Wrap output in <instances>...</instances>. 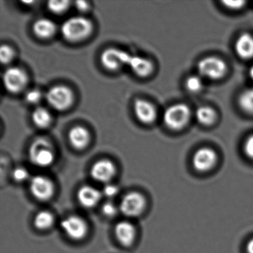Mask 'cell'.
Segmentation results:
<instances>
[{
    "label": "cell",
    "mask_w": 253,
    "mask_h": 253,
    "mask_svg": "<svg viewBox=\"0 0 253 253\" xmlns=\"http://www.w3.org/2000/svg\"><path fill=\"white\" fill-rule=\"evenodd\" d=\"M92 31V24L84 17H72L61 26L63 38L69 42H79L86 38Z\"/></svg>",
    "instance_id": "6da1fadb"
},
{
    "label": "cell",
    "mask_w": 253,
    "mask_h": 253,
    "mask_svg": "<svg viewBox=\"0 0 253 253\" xmlns=\"http://www.w3.org/2000/svg\"><path fill=\"white\" fill-rule=\"evenodd\" d=\"M190 118V109L183 103H177L167 108L163 117L165 125L174 131H179L185 128L189 124Z\"/></svg>",
    "instance_id": "7a4b0ae2"
},
{
    "label": "cell",
    "mask_w": 253,
    "mask_h": 253,
    "mask_svg": "<svg viewBox=\"0 0 253 253\" xmlns=\"http://www.w3.org/2000/svg\"><path fill=\"white\" fill-rule=\"evenodd\" d=\"M198 74L204 79L217 81L221 79L227 72V65L220 57L210 56L204 57L198 62Z\"/></svg>",
    "instance_id": "3957f363"
},
{
    "label": "cell",
    "mask_w": 253,
    "mask_h": 253,
    "mask_svg": "<svg viewBox=\"0 0 253 253\" xmlns=\"http://www.w3.org/2000/svg\"><path fill=\"white\" fill-rule=\"evenodd\" d=\"M29 158L31 161L38 167H49L54 160L51 143L44 138L37 139L29 149Z\"/></svg>",
    "instance_id": "277c9868"
},
{
    "label": "cell",
    "mask_w": 253,
    "mask_h": 253,
    "mask_svg": "<svg viewBox=\"0 0 253 253\" xmlns=\"http://www.w3.org/2000/svg\"><path fill=\"white\" fill-rule=\"evenodd\" d=\"M48 104L58 111L67 109L73 101V94L68 87L56 85L48 90L45 95Z\"/></svg>",
    "instance_id": "5b68a950"
},
{
    "label": "cell",
    "mask_w": 253,
    "mask_h": 253,
    "mask_svg": "<svg viewBox=\"0 0 253 253\" xmlns=\"http://www.w3.org/2000/svg\"><path fill=\"white\" fill-rule=\"evenodd\" d=\"M146 207L144 197L138 192H132L123 197L120 204V211L129 217H137L141 214Z\"/></svg>",
    "instance_id": "8992f818"
},
{
    "label": "cell",
    "mask_w": 253,
    "mask_h": 253,
    "mask_svg": "<svg viewBox=\"0 0 253 253\" xmlns=\"http://www.w3.org/2000/svg\"><path fill=\"white\" fill-rule=\"evenodd\" d=\"M217 160V153L211 148H200L192 157V165L199 172H208L215 167Z\"/></svg>",
    "instance_id": "52a82bcc"
},
{
    "label": "cell",
    "mask_w": 253,
    "mask_h": 253,
    "mask_svg": "<svg viewBox=\"0 0 253 253\" xmlns=\"http://www.w3.org/2000/svg\"><path fill=\"white\" fill-rule=\"evenodd\" d=\"M30 190L36 199L46 201L52 198L54 193V186L48 177L37 175L31 180Z\"/></svg>",
    "instance_id": "ba28073f"
},
{
    "label": "cell",
    "mask_w": 253,
    "mask_h": 253,
    "mask_svg": "<svg viewBox=\"0 0 253 253\" xmlns=\"http://www.w3.org/2000/svg\"><path fill=\"white\" fill-rule=\"evenodd\" d=\"M27 81L26 73L20 68H9L4 72V85L10 92H20L26 87Z\"/></svg>",
    "instance_id": "9c48e42d"
},
{
    "label": "cell",
    "mask_w": 253,
    "mask_h": 253,
    "mask_svg": "<svg viewBox=\"0 0 253 253\" xmlns=\"http://www.w3.org/2000/svg\"><path fill=\"white\" fill-rule=\"evenodd\" d=\"M61 228L66 235L73 240L83 239L88 232V226L84 219L72 215L63 219Z\"/></svg>",
    "instance_id": "30bf717a"
},
{
    "label": "cell",
    "mask_w": 253,
    "mask_h": 253,
    "mask_svg": "<svg viewBox=\"0 0 253 253\" xmlns=\"http://www.w3.org/2000/svg\"><path fill=\"white\" fill-rule=\"evenodd\" d=\"M128 57V53L118 48H111L103 51L100 59L106 69L114 71L127 65Z\"/></svg>",
    "instance_id": "8fae6325"
},
{
    "label": "cell",
    "mask_w": 253,
    "mask_h": 253,
    "mask_svg": "<svg viewBox=\"0 0 253 253\" xmlns=\"http://www.w3.org/2000/svg\"><path fill=\"white\" fill-rule=\"evenodd\" d=\"M116 169L109 160H100L96 162L91 169V175L94 180L107 184L115 175Z\"/></svg>",
    "instance_id": "7c38bea8"
},
{
    "label": "cell",
    "mask_w": 253,
    "mask_h": 253,
    "mask_svg": "<svg viewBox=\"0 0 253 253\" xmlns=\"http://www.w3.org/2000/svg\"><path fill=\"white\" fill-rule=\"evenodd\" d=\"M134 110L136 117L140 122L150 124L156 119L157 112L155 106L146 100L137 99L134 101Z\"/></svg>",
    "instance_id": "4fadbf2b"
},
{
    "label": "cell",
    "mask_w": 253,
    "mask_h": 253,
    "mask_svg": "<svg viewBox=\"0 0 253 253\" xmlns=\"http://www.w3.org/2000/svg\"><path fill=\"white\" fill-rule=\"evenodd\" d=\"M102 196V192L91 186H83L79 189L78 193V201L85 208L95 207L100 202Z\"/></svg>",
    "instance_id": "5bb4252c"
},
{
    "label": "cell",
    "mask_w": 253,
    "mask_h": 253,
    "mask_svg": "<svg viewBox=\"0 0 253 253\" xmlns=\"http://www.w3.org/2000/svg\"><path fill=\"white\" fill-rule=\"evenodd\" d=\"M115 233L117 239L122 245H131L135 239V227L128 221H121L115 226Z\"/></svg>",
    "instance_id": "9a60e30c"
},
{
    "label": "cell",
    "mask_w": 253,
    "mask_h": 253,
    "mask_svg": "<svg viewBox=\"0 0 253 253\" xmlns=\"http://www.w3.org/2000/svg\"><path fill=\"white\" fill-rule=\"evenodd\" d=\"M235 50L237 55L244 60L253 58V36L243 33L235 41Z\"/></svg>",
    "instance_id": "2e32d148"
},
{
    "label": "cell",
    "mask_w": 253,
    "mask_h": 253,
    "mask_svg": "<svg viewBox=\"0 0 253 253\" xmlns=\"http://www.w3.org/2000/svg\"><path fill=\"white\" fill-rule=\"evenodd\" d=\"M127 66L134 74L140 77L148 76L153 70V65L152 62L143 57L131 55V54H130L128 57Z\"/></svg>",
    "instance_id": "e0dca14e"
},
{
    "label": "cell",
    "mask_w": 253,
    "mask_h": 253,
    "mask_svg": "<svg viewBox=\"0 0 253 253\" xmlns=\"http://www.w3.org/2000/svg\"><path fill=\"white\" fill-rule=\"evenodd\" d=\"M71 145L76 149H83L88 144L89 133L86 128L82 126H75L69 133Z\"/></svg>",
    "instance_id": "ac0fdd59"
},
{
    "label": "cell",
    "mask_w": 253,
    "mask_h": 253,
    "mask_svg": "<svg viewBox=\"0 0 253 253\" xmlns=\"http://www.w3.org/2000/svg\"><path fill=\"white\" fill-rule=\"evenodd\" d=\"M57 26L52 20L49 19H39L35 22L33 26V30L38 38L42 39H48L51 38L55 33Z\"/></svg>",
    "instance_id": "d6986e66"
},
{
    "label": "cell",
    "mask_w": 253,
    "mask_h": 253,
    "mask_svg": "<svg viewBox=\"0 0 253 253\" xmlns=\"http://www.w3.org/2000/svg\"><path fill=\"white\" fill-rule=\"evenodd\" d=\"M197 121L204 126H210L217 121V112L210 106H200L195 112Z\"/></svg>",
    "instance_id": "ffe728a7"
},
{
    "label": "cell",
    "mask_w": 253,
    "mask_h": 253,
    "mask_svg": "<svg viewBox=\"0 0 253 253\" xmlns=\"http://www.w3.org/2000/svg\"><path fill=\"white\" fill-rule=\"evenodd\" d=\"M32 121L39 128H46L51 124V115L45 108L39 106L32 113Z\"/></svg>",
    "instance_id": "44dd1931"
},
{
    "label": "cell",
    "mask_w": 253,
    "mask_h": 253,
    "mask_svg": "<svg viewBox=\"0 0 253 253\" xmlns=\"http://www.w3.org/2000/svg\"><path fill=\"white\" fill-rule=\"evenodd\" d=\"M54 221V216L51 212L48 211H41L35 216V225L41 230H46L51 227Z\"/></svg>",
    "instance_id": "7402d4cb"
},
{
    "label": "cell",
    "mask_w": 253,
    "mask_h": 253,
    "mask_svg": "<svg viewBox=\"0 0 253 253\" xmlns=\"http://www.w3.org/2000/svg\"><path fill=\"white\" fill-rule=\"evenodd\" d=\"M238 103L246 113L253 115V89L243 91L238 99Z\"/></svg>",
    "instance_id": "603a6c76"
},
{
    "label": "cell",
    "mask_w": 253,
    "mask_h": 253,
    "mask_svg": "<svg viewBox=\"0 0 253 253\" xmlns=\"http://www.w3.org/2000/svg\"><path fill=\"white\" fill-rule=\"evenodd\" d=\"M186 90L191 93H198L204 88L203 78L200 75H191L185 81Z\"/></svg>",
    "instance_id": "cb8c5ba5"
},
{
    "label": "cell",
    "mask_w": 253,
    "mask_h": 253,
    "mask_svg": "<svg viewBox=\"0 0 253 253\" xmlns=\"http://www.w3.org/2000/svg\"><path fill=\"white\" fill-rule=\"evenodd\" d=\"M70 2L69 1H50L48 7L54 14H61L68 9Z\"/></svg>",
    "instance_id": "d4e9b609"
},
{
    "label": "cell",
    "mask_w": 253,
    "mask_h": 253,
    "mask_svg": "<svg viewBox=\"0 0 253 253\" xmlns=\"http://www.w3.org/2000/svg\"><path fill=\"white\" fill-rule=\"evenodd\" d=\"M119 211V207H117L112 201H107L102 207V211L107 217H115Z\"/></svg>",
    "instance_id": "484cf974"
},
{
    "label": "cell",
    "mask_w": 253,
    "mask_h": 253,
    "mask_svg": "<svg viewBox=\"0 0 253 253\" xmlns=\"http://www.w3.org/2000/svg\"><path fill=\"white\" fill-rule=\"evenodd\" d=\"M14 57L13 50L8 45H2L0 48V60L2 63L6 64L11 61Z\"/></svg>",
    "instance_id": "4316f807"
},
{
    "label": "cell",
    "mask_w": 253,
    "mask_h": 253,
    "mask_svg": "<svg viewBox=\"0 0 253 253\" xmlns=\"http://www.w3.org/2000/svg\"><path fill=\"white\" fill-rule=\"evenodd\" d=\"M42 93L38 89H32L26 94V100L30 104H38L42 99Z\"/></svg>",
    "instance_id": "83f0119b"
},
{
    "label": "cell",
    "mask_w": 253,
    "mask_h": 253,
    "mask_svg": "<svg viewBox=\"0 0 253 253\" xmlns=\"http://www.w3.org/2000/svg\"><path fill=\"white\" fill-rule=\"evenodd\" d=\"M118 192H119V189H118V187L116 185L107 183L103 188L102 194L106 198L112 199V198H115L118 195Z\"/></svg>",
    "instance_id": "f1b7e54d"
},
{
    "label": "cell",
    "mask_w": 253,
    "mask_h": 253,
    "mask_svg": "<svg viewBox=\"0 0 253 253\" xmlns=\"http://www.w3.org/2000/svg\"><path fill=\"white\" fill-rule=\"evenodd\" d=\"M243 148L246 156L253 161V134H251L246 139Z\"/></svg>",
    "instance_id": "f546056e"
},
{
    "label": "cell",
    "mask_w": 253,
    "mask_h": 253,
    "mask_svg": "<svg viewBox=\"0 0 253 253\" xmlns=\"http://www.w3.org/2000/svg\"><path fill=\"white\" fill-rule=\"evenodd\" d=\"M13 177L14 179L17 181L23 182L24 180H27L29 177V171L25 168L19 167V168L15 169L13 171Z\"/></svg>",
    "instance_id": "4dcf8cb0"
},
{
    "label": "cell",
    "mask_w": 253,
    "mask_h": 253,
    "mask_svg": "<svg viewBox=\"0 0 253 253\" xmlns=\"http://www.w3.org/2000/svg\"><path fill=\"white\" fill-rule=\"evenodd\" d=\"M222 3L230 10H240L246 5L244 1H224Z\"/></svg>",
    "instance_id": "1f68e13d"
},
{
    "label": "cell",
    "mask_w": 253,
    "mask_h": 253,
    "mask_svg": "<svg viewBox=\"0 0 253 253\" xmlns=\"http://www.w3.org/2000/svg\"><path fill=\"white\" fill-rule=\"evenodd\" d=\"M75 6L81 11H85L88 8V3L85 1H77L75 2Z\"/></svg>",
    "instance_id": "d6a6232c"
},
{
    "label": "cell",
    "mask_w": 253,
    "mask_h": 253,
    "mask_svg": "<svg viewBox=\"0 0 253 253\" xmlns=\"http://www.w3.org/2000/svg\"><path fill=\"white\" fill-rule=\"evenodd\" d=\"M246 250L247 253H253V238L250 239L246 246Z\"/></svg>",
    "instance_id": "836d02e7"
},
{
    "label": "cell",
    "mask_w": 253,
    "mask_h": 253,
    "mask_svg": "<svg viewBox=\"0 0 253 253\" xmlns=\"http://www.w3.org/2000/svg\"><path fill=\"white\" fill-rule=\"evenodd\" d=\"M249 75H250V79H251L252 81L253 82V65L251 66V68H250V71H249Z\"/></svg>",
    "instance_id": "e575fe53"
}]
</instances>
